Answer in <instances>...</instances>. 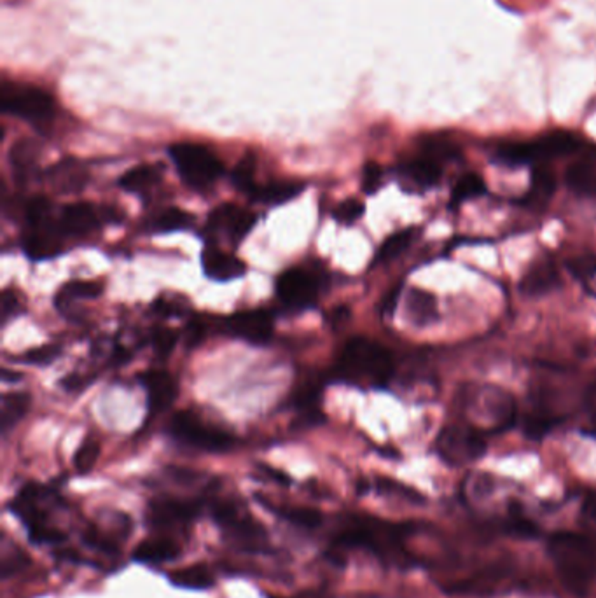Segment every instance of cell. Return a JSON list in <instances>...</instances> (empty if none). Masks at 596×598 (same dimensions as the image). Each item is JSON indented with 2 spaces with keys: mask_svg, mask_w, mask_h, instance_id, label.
<instances>
[{
  "mask_svg": "<svg viewBox=\"0 0 596 598\" xmlns=\"http://www.w3.org/2000/svg\"><path fill=\"white\" fill-rule=\"evenodd\" d=\"M413 532V523H395L370 515L341 516L330 530L328 557L336 563L343 551L362 550L389 567H410L413 557L404 542Z\"/></svg>",
  "mask_w": 596,
  "mask_h": 598,
  "instance_id": "6da1fadb",
  "label": "cell"
},
{
  "mask_svg": "<svg viewBox=\"0 0 596 598\" xmlns=\"http://www.w3.org/2000/svg\"><path fill=\"white\" fill-rule=\"evenodd\" d=\"M206 509L223 539L236 551L247 555L271 553L267 527L254 518L244 502L231 497H206Z\"/></svg>",
  "mask_w": 596,
  "mask_h": 598,
  "instance_id": "7a4b0ae2",
  "label": "cell"
},
{
  "mask_svg": "<svg viewBox=\"0 0 596 598\" xmlns=\"http://www.w3.org/2000/svg\"><path fill=\"white\" fill-rule=\"evenodd\" d=\"M548 553L563 588L574 597H586L596 576L595 542L576 532H556L548 540Z\"/></svg>",
  "mask_w": 596,
  "mask_h": 598,
  "instance_id": "3957f363",
  "label": "cell"
},
{
  "mask_svg": "<svg viewBox=\"0 0 596 598\" xmlns=\"http://www.w3.org/2000/svg\"><path fill=\"white\" fill-rule=\"evenodd\" d=\"M393 374L391 351L368 338H351L341 351L336 366L334 380L351 385L385 387Z\"/></svg>",
  "mask_w": 596,
  "mask_h": 598,
  "instance_id": "277c9868",
  "label": "cell"
},
{
  "mask_svg": "<svg viewBox=\"0 0 596 598\" xmlns=\"http://www.w3.org/2000/svg\"><path fill=\"white\" fill-rule=\"evenodd\" d=\"M25 223L26 226L23 231L21 246L30 259H49L62 252L65 235L58 219L51 217V204L47 198L36 196L26 204Z\"/></svg>",
  "mask_w": 596,
  "mask_h": 598,
  "instance_id": "5b68a950",
  "label": "cell"
},
{
  "mask_svg": "<svg viewBox=\"0 0 596 598\" xmlns=\"http://www.w3.org/2000/svg\"><path fill=\"white\" fill-rule=\"evenodd\" d=\"M206 509V497H154L147 504L145 523L156 534L177 536L189 530Z\"/></svg>",
  "mask_w": 596,
  "mask_h": 598,
  "instance_id": "8992f818",
  "label": "cell"
},
{
  "mask_svg": "<svg viewBox=\"0 0 596 598\" xmlns=\"http://www.w3.org/2000/svg\"><path fill=\"white\" fill-rule=\"evenodd\" d=\"M0 105L5 114L36 126L53 121L57 114L53 97L34 84L4 81L0 89Z\"/></svg>",
  "mask_w": 596,
  "mask_h": 598,
  "instance_id": "52a82bcc",
  "label": "cell"
},
{
  "mask_svg": "<svg viewBox=\"0 0 596 598\" xmlns=\"http://www.w3.org/2000/svg\"><path fill=\"white\" fill-rule=\"evenodd\" d=\"M582 142L570 131H551L530 142H511L497 151V158L507 165H525L538 160L570 156L580 151Z\"/></svg>",
  "mask_w": 596,
  "mask_h": 598,
  "instance_id": "ba28073f",
  "label": "cell"
},
{
  "mask_svg": "<svg viewBox=\"0 0 596 598\" xmlns=\"http://www.w3.org/2000/svg\"><path fill=\"white\" fill-rule=\"evenodd\" d=\"M168 154L179 172V177L193 189H208L225 173L221 160L205 145L181 142L172 145Z\"/></svg>",
  "mask_w": 596,
  "mask_h": 598,
  "instance_id": "9c48e42d",
  "label": "cell"
},
{
  "mask_svg": "<svg viewBox=\"0 0 596 598\" xmlns=\"http://www.w3.org/2000/svg\"><path fill=\"white\" fill-rule=\"evenodd\" d=\"M168 433L181 445L208 454H223L236 445V437L233 434L208 425L193 412L173 414L168 424Z\"/></svg>",
  "mask_w": 596,
  "mask_h": 598,
  "instance_id": "30bf717a",
  "label": "cell"
},
{
  "mask_svg": "<svg viewBox=\"0 0 596 598\" xmlns=\"http://www.w3.org/2000/svg\"><path fill=\"white\" fill-rule=\"evenodd\" d=\"M486 452V439L481 431L465 424L446 425L437 435V454L453 467L467 466Z\"/></svg>",
  "mask_w": 596,
  "mask_h": 598,
  "instance_id": "8fae6325",
  "label": "cell"
},
{
  "mask_svg": "<svg viewBox=\"0 0 596 598\" xmlns=\"http://www.w3.org/2000/svg\"><path fill=\"white\" fill-rule=\"evenodd\" d=\"M223 332L252 345H267L273 336V315L265 309L236 311L223 320Z\"/></svg>",
  "mask_w": 596,
  "mask_h": 598,
  "instance_id": "7c38bea8",
  "label": "cell"
},
{
  "mask_svg": "<svg viewBox=\"0 0 596 598\" xmlns=\"http://www.w3.org/2000/svg\"><path fill=\"white\" fill-rule=\"evenodd\" d=\"M277 296L288 309H309L319 298V280L305 269H288L277 280Z\"/></svg>",
  "mask_w": 596,
  "mask_h": 598,
  "instance_id": "4fadbf2b",
  "label": "cell"
},
{
  "mask_svg": "<svg viewBox=\"0 0 596 598\" xmlns=\"http://www.w3.org/2000/svg\"><path fill=\"white\" fill-rule=\"evenodd\" d=\"M256 223H257L256 214L248 212L242 206L225 204L214 208L208 214L205 229L208 235L225 233L233 246H238L252 231V227L256 226Z\"/></svg>",
  "mask_w": 596,
  "mask_h": 598,
  "instance_id": "5bb4252c",
  "label": "cell"
},
{
  "mask_svg": "<svg viewBox=\"0 0 596 598\" xmlns=\"http://www.w3.org/2000/svg\"><path fill=\"white\" fill-rule=\"evenodd\" d=\"M139 382L147 393L151 413L165 412L175 403L179 385L170 372L149 370L139 376Z\"/></svg>",
  "mask_w": 596,
  "mask_h": 598,
  "instance_id": "9a60e30c",
  "label": "cell"
},
{
  "mask_svg": "<svg viewBox=\"0 0 596 598\" xmlns=\"http://www.w3.org/2000/svg\"><path fill=\"white\" fill-rule=\"evenodd\" d=\"M183 555V544L175 536L154 534L144 539L131 553L135 561L144 565H163Z\"/></svg>",
  "mask_w": 596,
  "mask_h": 598,
  "instance_id": "2e32d148",
  "label": "cell"
},
{
  "mask_svg": "<svg viewBox=\"0 0 596 598\" xmlns=\"http://www.w3.org/2000/svg\"><path fill=\"white\" fill-rule=\"evenodd\" d=\"M58 225L62 229L65 238H81L95 231L100 225V214L95 206L86 202H78L70 205L63 206Z\"/></svg>",
  "mask_w": 596,
  "mask_h": 598,
  "instance_id": "e0dca14e",
  "label": "cell"
},
{
  "mask_svg": "<svg viewBox=\"0 0 596 598\" xmlns=\"http://www.w3.org/2000/svg\"><path fill=\"white\" fill-rule=\"evenodd\" d=\"M202 267L206 277L215 282H229L246 275V263L221 248L206 246L202 252Z\"/></svg>",
  "mask_w": 596,
  "mask_h": 598,
  "instance_id": "ac0fdd59",
  "label": "cell"
},
{
  "mask_svg": "<svg viewBox=\"0 0 596 598\" xmlns=\"http://www.w3.org/2000/svg\"><path fill=\"white\" fill-rule=\"evenodd\" d=\"M261 500V504L267 508L273 515L284 521H288V525H292L294 529L299 530H307V532H313L322 529L324 525V513H320L315 508H303V506H273L269 504L265 498L257 497Z\"/></svg>",
  "mask_w": 596,
  "mask_h": 598,
  "instance_id": "d6986e66",
  "label": "cell"
},
{
  "mask_svg": "<svg viewBox=\"0 0 596 598\" xmlns=\"http://www.w3.org/2000/svg\"><path fill=\"white\" fill-rule=\"evenodd\" d=\"M558 282L559 273L555 265L551 261H544L528 269V273L519 282V290L528 298H538L555 289Z\"/></svg>",
  "mask_w": 596,
  "mask_h": 598,
  "instance_id": "ffe728a7",
  "label": "cell"
},
{
  "mask_svg": "<svg viewBox=\"0 0 596 598\" xmlns=\"http://www.w3.org/2000/svg\"><path fill=\"white\" fill-rule=\"evenodd\" d=\"M305 189L303 183L298 181H275L267 186H257L250 193V200L256 204L265 205H282L288 204V200L301 194Z\"/></svg>",
  "mask_w": 596,
  "mask_h": 598,
  "instance_id": "44dd1931",
  "label": "cell"
},
{
  "mask_svg": "<svg viewBox=\"0 0 596 598\" xmlns=\"http://www.w3.org/2000/svg\"><path fill=\"white\" fill-rule=\"evenodd\" d=\"M406 311L414 326H431L439 319L437 303L431 292L422 289H412L406 299Z\"/></svg>",
  "mask_w": 596,
  "mask_h": 598,
  "instance_id": "7402d4cb",
  "label": "cell"
},
{
  "mask_svg": "<svg viewBox=\"0 0 596 598\" xmlns=\"http://www.w3.org/2000/svg\"><path fill=\"white\" fill-rule=\"evenodd\" d=\"M168 581H170L173 586H177V588H184V590H198V592L210 590V588L215 584L214 572H212L206 565H204V563L189 565V567H184V569L173 571V572L168 576Z\"/></svg>",
  "mask_w": 596,
  "mask_h": 598,
  "instance_id": "603a6c76",
  "label": "cell"
},
{
  "mask_svg": "<svg viewBox=\"0 0 596 598\" xmlns=\"http://www.w3.org/2000/svg\"><path fill=\"white\" fill-rule=\"evenodd\" d=\"M486 410L490 416L494 418V431L502 433L509 427H513L516 422V404H514L513 395L502 393V391H494L492 395H486Z\"/></svg>",
  "mask_w": 596,
  "mask_h": 598,
  "instance_id": "cb8c5ba5",
  "label": "cell"
},
{
  "mask_svg": "<svg viewBox=\"0 0 596 598\" xmlns=\"http://www.w3.org/2000/svg\"><path fill=\"white\" fill-rule=\"evenodd\" d=\"M556 191L555 173L546 166H537L532 172V186L527 196L521 198L523 205L538 206L546 204Z\"/></svg>",
  "mask_w": 596,
  "mask_h": 598,
  "instance_id": "d4e9b609",
  "label": "cell"
},
{
  "mask_svg": "<svg viewBox=\"0 0 596 598\" xmlns=\"http://www.w3.org/2000/svg\"><path fill=\"white\" fill-rule=\"evenodd\" d=\"M322 378L319 376H308L305 382H301L296 391L290 395L292 408L298 413L315 412L320 410V397H322Z\"/></svg>",
  "mask_w": 596,
  "mask_h": 598,
  "instance_id": "484cf974",
  "label": "cell"
},
{
  "mask_svg": "<svg viewBox=\"0 0 596 598\" xmlns=\"http://www.w3.org/2000/svg\"><path fill=\"white\" fill-rule=\"evenodd\" d=\"M30 401H32V397H30V393H5L2 397V408H0L2 433L7 434V431L13 429L28 413Z\"/></svg>",
  "mask_w": 596,
  "mask_h": 598,
  "instance_id": "4316f807",
  "label": "cell"
},
{
  "mask_svg": "<svg viewBox=\"0 0 596 598\" xmlns=\"http://www.w3.org/2000/svg\"><path fill=\"white\" fill-rule=\"evenodd\" d=\"M162 181V168L158 165H139L128 170L120 179V186L130 193H144Z\"/></svg>",
  "mask_w": 596,
  "mask_h": 598,
  "instance_id": "83f0119b",
  "label": "cell"
},
{
  "mask_svg": "<svg viewBox=\"0 0 596 598\" xmlns=\"http://www.w3.org/2000/svg\"><path fill=\"white\" fill-rule=\"evenodd\" d=\"M102 294V286L97 282H83V280H74L65 284L58 294L55 296V307L60 309L62 313L68 311V307L76 299H93Z\"/></svg>",
  "mask_w": 596,
  "mask_h": 598,
  "instance_id": "f1b7e54d",
  "label": "cell"
},
{
  "mask_svg": "<svg viewBox=\"0 0 596 598\" xmlns=\"http://www.w3.org/2000/svg\"><path fill=\"white\" fill-rule=\"evenodd\" d=\"M403 172L416 184L423 187L435 186L441 181V175H443L441 166L437 165V162L431 156H427V154L406 163L403 168Z\"/></svg>",
  "mask_w": 596,
  "mask_h": 598,
  "instance_id": "f546056e",
  "label": "cell"
},
{
  "mask_svg": "<svg viewBox=\"0 0 596 598\" xmlns=\"http://www.w3.org/2000/svg\"><path fill=\"white\" fill-rule=\"evenodd\" d=\"M51 183L55 189L70 193V191H79L86 184V172L81 166L74 162H63L58 166H55L49 173Z\"/></svg>",
  "mask_w": 596,
  "mask_h": 598,
  "instance_id": "4dcf8cb0",
  "label": "cell"
},
{
  "mask_svg": "<svg viewBox=\"0 0 596 598\" xmlns=\"http://www.w3.org/2000/svg\"><path fill=\"white\" fill-rule=\"evenodd\" d=\"M565 183L569 187L586 198L596 200V170L586 163L569 166L565 172Z\"/></svg>",
  "mask_w": 596,
  "mask_h": 598,
  "instance_id": "1f68e13d",
  "label": "cell"
},
{
  "mask_svg": "<svg viewBox=\"0 0 596 598\" xmlns=\"http://www.w3.org/2000/svg\"><path fill=\"white\" fill-rule=\"evenodd\" d=\"M194 225L193 214L185 212L183 208L172 206L163 210L154 221L152 229L156 233H173V231H184Z\"/></svg>",
  "mask_w": 596,
  "mask_h": 598,
  "instance_id": "d6a6232c",
  "label": "cell"
},
{
  "mask_svg": "<svg viewBox=\"0 0 596 598\" xmlns=\"http://www.w3.org/2000/svg\"><path fill=\"white\" fill-rule=\"evenodd\" d=\"M11 165L16 175H28L39 158V145L34 141H21L11 149Z\"/></svg>",
  "mask_w": 596,
  "mask_h": 598,
  "instance_id": "836d02e7",
  "label": "cell"
},
{
  "mask_svg": "<svg viewBox=\"0 0 596 598\" xmlns=\"http://www.w3.org/2000/svg\"><path fill=\"white\" fill-rule=\"evenodd\" d=\"M231 183L238 191L246 193L250 196V193L257 187L256 184V156L252 152L246 154L231 172Z\"/></svg>",
  "mask_w": 596,
  "mask_h": 598,
  "instance_id": "e575fe53",
  "label": "cell"
},
{
  "mask_svg": "<svg viewBox=\"0 0 596 598\" xmlns=\"http://www.w3.org/2000/svg\"><path fill=\"white\" fill-rule=\"evenodd\" d=\"M413 235L414 233H413L412 227L393 233L378 250L374 263H389L392 259H395L397 256H401L406 248L410 247V244L413 242Z\"/></svg>",
  "mask_w": 596,
  "mask_h": 598,
  "instance_id": "d590c367",
  "label": "cell"
},
{
  "mask_svg": "<svg viewBox=\"0 0 596 598\" xmlns=\"http://www.w3.org/2000/svg\"><path fill=\"white\" fill-rule=\"evenodd\" d=\"M486 193V184L477 173H465L458 179L452 191L453 204H462L465 200H473Z\"/></svg>",
  "mask_w": 596,
  "mask_h": 598,
  "instance_id": "8d00e7d4",
  "label": "cell"
},
{
  "mask_svg": "<svg viewBox=\"0 0 596 598\" xmlns=\"http://www.w3.org/2000/svg\"><path fill=\"white\" fill-rule=\"evenodd\" d=\"M558 424L556 418H551L549 414L544 413H532L525 418V425H523V434L532 439V441H540L542 437H546L548 434L555 429Z\"/></svg>",
  "mask_w": 596,
  "mask_h": 598,
  "instance_id": "74e56055",
  "label": "cell"
},
{
  "mask_svg": "<svg viewBox=\"0 0 596 598\" xmlns=\"http://www.w3.org/2000/svg\"><path fill=\"white\" fill-rule=\"evenodd\" d=\"M100 456V445L95 439H86L74 455V467L79 475H88Z\"/></svg>",
  "mask_w": 596,
  "mask_h": 598,
  "instance_id": "f35d334b",
  "label": "cell"
},
{
  "mask_svg": "<svg viewBox=\"0 0 596 598\" xmlns=\"http://www.w3.org/2000/svg\"><path fill=\"white\" fill-rule=\"evenodd\" d=\"M364 212H366V206L359 200H345L334 208L332 217L336 219V223H340L343 226H350V225L357 223L364 215Z\"/></svg>",
  "mask_w": 596,
  "mask_h": 598,
  "instance_id": "ab89813d",
  "label": "cell"
},
{
  "mask_svg": "<svg viewBox=\"0 0 596 598\" xmlns=\"http://www.w3.org/2000/svg\"><path fill=\"white\" fill-rule=\"evenodd\" d=\"M376 490L383 496L401 497L412 502H422L423 497L420 496L418 492H414L410 487H404L393 479H387V477H378L376 479Z\"/></svg>",
  "mask_w": 596,
  "mask_h": 598,
  "instance_id": "60d3db41",
  "label": "cell"
},
{
  "mask_svg": "<svg viewBox=\"0 0 596 598\" xmlns=\"http://www.w3.org/2000/svg\"><path fill=\"white\" fill-rule=\"evenodd\" d=\"M567 269L577 280H591L596 277V256H577L567 261Z\"/></svg>",
  "mask_w": 596,
  "mask_h": 598,
  "instance_id": "b9f144b4",
  "label": "cell"
},
{
  "mask_svg": "<svg viewBox=\"0 0 596 598\" xmlns=\"http://www.w3.org/2000/svg\"><path fill=\"white\" fill-rule=\"evenodd\" d=\"M177 341H179V336H177V332H173V330H160L154 332V338H152V347H154V351H156L158 355L165 357V355H168L170 351L175 349Z\"/></svg>",
  "mask_w": 596,
  "mask_h": 598,
  "instance_id": "7bdbcfd3",
  "label": "cell"
},
{
  "mask_svg": "<svg viewBox=\"0 0 596 598\" xmlns=\"http://www.w3.org/2000/svg\"><path fill=\"white\" fill-rule=\"evenodd\" d=\"M58 353H60V351L57 347L47 345V347H39V349L26 351L23 361L30 362V364H36V366H46V364H51L55 359H58Z\"/></svg>",
  "mask_w": 596,
  "mask_h": 598,
  "instance_id": "ee69618b",
  "label": "cell"
},
{
  "mask_svg": "<svg viewBox=\"0 0 596 598\" xmlns=\"http://www.w3.org/2000/svg\"><path fill=\"white\" fill-rule=\"evenodd\" d=\"M506 530L511 534V536L516 537H525V539H530V537H535L538 534V529L535 527L532 521L521 518V516H513L509 519V523L506 525Z\"/></svg>",
  "mask_w": 596,
  "mask_h": 598,
  "instance_id": "f6af8a7d",
  "label": "cell"
},
{
  "mask_svg": "<svg viewBox=\"0 0 596 598\" xmlns=\"http://www.w3.org/2000/svg\"><path fill=\"white\" fill-rule=\"evenodd\" d=\"M382 179H383V172L380 165L376 163H368L364 166V172H362V191L366 194H372L378 191V187L382 184Z\"/></svg>",
  "mask_w": 596,
  "mask_h": 598,
  "instance_id": "bcb514c9",
  "label": "cell"
},
{
  "mask_svg": "<svg viewBox=\"0 0 596 598\" xmlns=\"http://www.w3.org/2000/svg\"><path fill=\"white\" fill-rule=\"evenodd\" d=\"M28 563H30V560H28V557L23 551H18V555H11V557L4 558V563H2V578H11L15 572L23 571Z\"/></svg>",
  "mask_w": 596,
  "mask_h": 598,
  "instance_id": "7dc6e473",
  "label": "cell"
},
{
  "mask_svg": "<svg viewBox=\"0 0 596 598\" xmlns=\"http://www.w3.org/2000/svg\"><path fill=\"white\" fill-rule=\"evenodd\" d=\"M20 309V299L13 290H4L2 294V305H0V313H2V324H5L11 317L16 315Z\"/></svg>",
  "mask_w": 596,
  "mask_h": 598,
  "instance_id": "c3c4849f",
  "label": "cell"
},
{
  "mask_svg": "<svg viewBox=\"0 0 596 598\" xmlns=\"http://www.w3.org/2000/svg\"><path fill=\"white\" fill-rule=\"evenodd\" d=\"M206 324L204 320H193L189 322L187 330H185V341L189 347H196L200 345L206 336Z\"/></svg>",
  "mask_w": 596,
  "mask_h": 598,
  "instance_id": "681fc988",
  "label": "cell"
},
{
  "mask_svg": "<svg viewBox=\"0 0 596 598\" xmlns=\"http://www.w3.org/2000/svg\"><path fill=\"white\" fill-rule=\"evenodd\" d=\"M586 410L591 420V435L596 437V382L586 393Z\"/></svg>",
  "mask_w": 596,
  "mask_h": 598,
  "instance_id": "f907efd6",
  "label": "cell"
},
{
  "mask_svg": "<svg viewBox=\"0 0 596 598\" xmlns=\"http://www.w3.org/2000/svg\"><path fill=\"white\" fill-rule=\"evenodd\" d=\"M399 296H401V284H397V288H393V289L383 298V303H382V315L391 317L392 313H393V309H395V305H397Z\"/></svg>",
  "mask_w": 596,
  "mask_h": 598,
  "instance_id": "816d5d0a",
  "label": "cell"
},
{
  "mask_svg": "<svg viewBox=\"0 0 596 598\" xmlns=\"http://www.w3.org/2000/svg\"><path fill=\"white\" fill-rule=\"evenodd\" d=\"M257 469L263 473V475L267 476L269 479H273V481H277V483H280V485H290V477H288L286 473H282V471H277V469H273V467H269V466H257Z\"/></svg>",
  "mask_w": 596,
  "mask_h": 598,
  "instance_id": "f5cc1de1",
  "label": "cell"
},
{
  "mask_svg": "<svg viewBox=\"0 0 596 598\" xmlns=\"http://www.w3.org/2000/svg\"><path fill=\"white\" fill-rule=\"evenodd\" d=\"M582 515L586 516L590 521L596 525V492L588 494L582 504Z\"/></svg>",
  "mask_w": 596,
  "mask_h": 598,
  "instance_id": "db71d44e",
  "label": "cell"
},
{
  "mask_svg": "<svg viewBox=\"0 0 596 598\" xmlns=\"http://www.w3.org/2000/svg\"><path fill=\"white\" fill-rule=\"evenodd\" d=\"M350 319V309L347 307H340L330 313V322L334 328L343 326Z\"/></svg>",
  "mask_w": 596,
  "mask_h": 598,
  "instance_id": "11a10c76",
  "label": "cell"
},
{
  "mask_svg": "<svg viewBox=\"0 0 596 598\" xmlns=\"http://www.w3.org/2000/svg\"><path fill=\"white\" fill-rule=\"evenodd\" d=\"M294 598H329V595L326 592L319 590V592H305V593H301V595Z\"/></svg>",
  "mask_w": 596,
  "mask_h": 598,
  "instance_id": "9f6ffc18",
  "label": "cell"
}]
</instances>
